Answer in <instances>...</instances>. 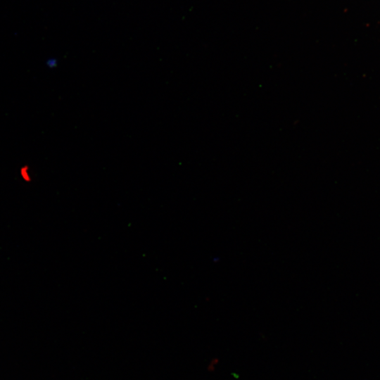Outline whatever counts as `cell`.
Instances as JSON below:
<instances>
[]
</instances>
